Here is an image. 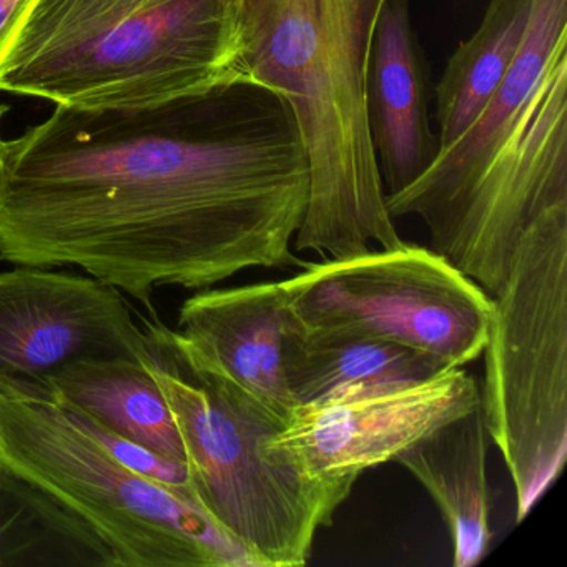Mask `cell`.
<instances>
[{
  "label": "cell",
  "mask_w": 567,
  "mask_h": 567,
  "mask_svg": "<svg viewBox=\"0 0 567 567\" xmlns=\"http://www.w3.org/2000/svg\"><path fill=\"white\" fill-rule=\"evenodd\" d=\"M310 167L290 107L228 82L128 109L55 105L6 142L0 260L78 267L152 308L158 287L205 290L291 251Z\"/></svg>",
  "instance_id": "1"
},
{
  "label": "cell",
  "mask_w": 567,
  "mask_h": 567,
  "mask_svg": "<svg viewBox=\"0 0 567 567\" xmlns=\"http://www.w3.org/2000/svg\"><path fill=\"white\" fill-rule=\"evenodd\" d=\"M383 4L237 0L241 79L287 102L310 167L297 250L341 258L403 244L368 125V68Z\"/></svg>",
  "instance_id": "2"
},
{
  "label": "cell",
  "mask_w": 567,
  "mask_h": 567,
  "mask_svg": "<svg viewBox=\"0 0 567 567\" xmlns=\"http://www.w3.org/2000/svg\"><path fill=\"white\" fill-rule=\"evenodd\" d=\"M237 0H35L0 91L128 109L240 81Z\"/></svg>",
  "instance_id": "3"
},
{
  "label": "cell",
  "mask_w": 567,
  "mask_h": 567,
  "mask_svg": "<svg viewBox=\"0 0 567 567\" xmlns=\"http://www.w3.org/2000/svg\"><path fill=\"white\" fill-rule=\"evenodd\" d=\"M148 370L171 406L198 507L257 567L303 566L354 483L315 480L264 454L281 424L202 368L177 331L142 318Z\"/></svg>",
  "instance_id": "4"
},
{
  "label": "cell",
  "mask_w": 567,
  "mask_h": 567,
  "mask_svg": "<svg viewBox=\"0 0 567 567\" xmlns=\"http://www.w3.org/2000/svg\"><path fill=\"white\" fill-rule=\"evenodd\" d=\"M0 463L78 514L117 567H257L194 501L112 456L44 381L0 378Z\"/></svg>",
  "instance_id": "5"
},
{
  "label": "cell",
  "mask_w": 567,
  "mask_h": 567,
  "mask_svg": "<svg viewBox=\"0 0 567 567\" xmlns=\"http://www.w3.org/2000/svg\"><path fill=\"white\" fill-rule=\"evenodd\" d=\"M493 300L480 408L516 491V523L567 456V205L520 237Z\"/></svg>",
  "instance_id": "6"
},
{
  "label": "cell",
  "mask_w": 567,
  "mask_h": 567,
  "mask_svg": "<svg viewBox=\"0 0 567 567\" xmlns=\"http://www.w3.org/2000/svg\"><path fill=\"white\" fill-rule=\"evenodd\" d=\"M284 287L298 323L400 344L446 370L483 354L493 315L483 288L443 255L406 241L305 265Z\"/></svg>",
  "instance_id": "7"
},
{
  "label": "cell",
  "mask_w": 567,
  "mask_h": 567,
  "mask_svg": "<svg viewBox=\"0 0 567 567\" xmlns=\"http://www.w3.org/2000/svg\"><path fill=\"white\" fill-rule=\"evenodd\" d=\"M560 205H567V51L547 69L519 127L430 238L431 250L494 297L524 231Z\"/></svg>",
  "instance_id": "8"
},
{
  "label": "cell",
  "mask_w": 567,
  "mask_h": 567,
  "mask_svg": "<svg viewBox=\"0 0 567 567\" xmlns=\"http://www.w3.org/2000/svg\"><path fill=\"white\" fill-rule=\"evenodd\" d=\"M480 406V381L463 368L424 380L347 386L298 404L264 441V454L315 480L357 483L437 427Z\"/></svg>",
  "instance_id": "9"
},
{
  "label": "cell",
  "mask_w": 567,
  "mask_h": 567,
  "mask_svg": "<svg viewBox=\"0 0 567 567\" xmlns=\"http://www.w3.org/2000/svg\"><path fill=\"white\" fill-rule=\"evenodd\" d=\"M121 291L89 275L0 271V378L42 381L75 360L147 357Z\"/></svg>",
  "instance_id": "10"
},
{
  "label": "cell",
  "mask_w": 567,
  "mask_h": 567,
  "mask_svg": "<svg viewBox=\"0 0 567 567\" xmlns=\"http://www.w3.org/2000/svg\"><path fill=\"white\" fill-rule=\"evenodd\" d=\"M567 51V0H534L529 31L509 74L467 131L437 152L426 172L386 195L391 217H420L434 237L473 190L494 155L514 134L560 52Z\"/></svg>",
  "instance_id": "11"
},
{
  "label": "cell",
  "mask_w": 567,
  "mask_h": 567,
  "mask_svg": "<svg viewBox=\"0 0 567 567\" xmlns=\"http://www.w3.org/2000/svg\"><path fill=\"white\" fill-rule=\"evenodd\" d=\"M175 331L202 368L287 423L297 403L284 377V281L205 288L182 305Z\"/></svg>",
  "instance_id": "12"
},
{
  "label": "cell",
  "mask_w": 567,
  "mask_h": 567,
  "mask_svg": "<svg viewBox=\"0 0 567 567\" xmlns=\"http://www.w3.org/2000/svg\"><path fill=\"white\" fill-rule=\"evenodd\" d=\"M430 97V68L411 21L410 0H384L371 44L367 109L386 195L413 184L440 152Z\"/></svg>",
  "instance_id": "13"
},
{
  "label": "cell",
  "mask_w": 567,
  "mask_h": 567,
  "mask_svg": "<svg viewBox=\"0 0 567 567\" xmlns=\"http://www.w3.org/2000/svg\"><path fill=\"white\" fill-rule=\"evenodd\" d=\"M487 431L481 408L443 424L396 457L440 509L453 539V566L473 567L493 543Z\"/></svg>",
  "instance_id": "14"
},
{
  "label": "cell",
  "mask_w": 567,
  "mask_h": 567,
  "mask_svg": "<svg viewBox=\"0 0 567 567\" xmlns=\"http://www.w3.org/2000/svg\"><path fill=\"white\" fill-rule=\"evenodd\" d=\"M42 381L114 433L175 463L187 461L174 414L145 358L75 360Z\"/></svg>",
  "instance_id": "15"
},
{
  "label": "cell",
  "mask_w": 567,
  "mask_h": 567,
  "mask_svg": "<svg viewBox=\"0 0 567 567\" xmlns=\"http://www.w3.org/2000/svg\"><path fill=\"white\" fill-rule=\"evenodd\" d=\"M446 370L426 354L358 334L305 327L285 310L284 377L295 403L347 386L424 380Z\"/></svg>",
  "instance_id": "16"
},
{
  "label": "cell",
  "mask_w": 567,
  "mask_h": 567,
  "mask_svg": "<svg viewBox=\"0 0 567 567\" xmlns=\"http://www.w3.org/2000/svg\"><path fill=\"white\" fill-rule=\"evenodd\" d=\"M533 9L534 0H489L480 28L451 55L434 89L440 151L467 131L509 74Z\"/></svg>",
  "instance_id": "17"
},
{
  "label": "cell",
  "mask_w": 567,
  "mask_h": 567,
  "mask_svg": "<svg viewBox=\"0 0 567 567\" xmlns=\"http://www.w3.org/2000/svg\"><path fill=\"white\" fill-rule=\"evenodd\" d=\"M0 567H117L78 514L0 463Z\"/></svg>",
  "instance_id": "18"
},
{
  "label": "cell",
  "mask_w": 567,
  "mask_h": 567,
  "mask_svg": "<svg viewBox=\"0 0 567 567\" xmlns=\"http://www.w3.org/2000/svg\"><path fill=\"white\" fill-rule=\"evenodd\" d=\"M35 0H0V64L21 31Z\"/></svg>",
  "instance_id": "19"
},
{
  "label": "cell",
  "mask_w": 567,
  "mask_h": 567,
  "mask_svg": "<svg viewBox=\"0 0 567 567\" xmlns=\"http://www.w3.org/2000/svg\"><path fill=\"white\" fill-rule=\"evenodd\" d=\"M9 109L6 105H0V125H2V118L8 114ZM6 184V141L0 134V195L4 190Z\"/></svg>",
  "instance_id": "20"
}]
</instances>
